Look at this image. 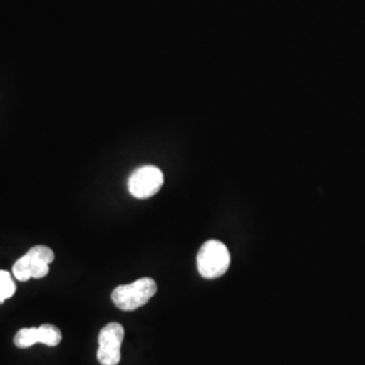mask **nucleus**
Masks as SVG:
<instances>
[{
	"label": "nucleus",
	"instance_id": "3",
	"mask_svg": "<svg viewBox=\"0 0 365 365\" xmlns=\"http://www.w3.org/2000/svg\"><path fill=\"white\" fill-rule=\"evenodd\" d=\"M230 267V253L226 245L210 240L203 244L197 253V271L205 279H218Z\"/></svg>",
	"mask_w": 365,
	"mask_h": 365
},
{
	"label": "nucleus",
	"instance_id": "6",
	"mask_svg": "<svg viewBox=\"0 0 365 365\" xmlns=\"http://www.w3.org/2000/svg\"><path fill=\"white\" fill-rule=\"evenodd\" d=\"M63 339L61 331L58 327L45 324L38 327H25L21 329L15 337H14V344L16 348L26 349L37 342L43 344L46 346H57Z\"/></svg>",
	"mask_w": 365,
	"mask_h": 365
},
{
	"label": "nucleus",
	"instance_id": "7",
	"mask_svg": "<svg viewBox=\"0 0 365 365\" xmlns=\"http://www.w3.org/2000/svg\"><path fill=\"white\" fill-rule=\"evenodd\" d=\"M15 283L13 276L7 271H0V304L4 303V300L11 298L15 294Z\"/></svg>",
	"mask_w": 365,
	"mask_h": 365
},
{
	"label": "nucleus",
	"instance_id": "2",
	"mask_svg": "<svg viewBox=\"0 0 365 365\" xmlns=\"http://www.w3.org/2000/svg\"><path fill=\"white\" fill-rule=\"evenodd\" d=\"M54 261V253L45 245L30 249L25 256L14 264V277L19 282L42 279L49 274V265Z\"/></svg>",
	"mask_w": 365,
	"mask_h": 365
},
{
	"label": "nucleus",
	"instance_id": "4",
	"mask_svg": "<svg viewBox=\"0 0 365 365\" xmlns=\"http://www.w3.org/2000/svg\"><path fill=\"white\" fill-rule=\"evenodd\" d=\"M125 339V329L118 322H110L99 333L98 360L102 365L120 363V346Z\"/></svg>",
	"mask_w": 365,
	"mask_h": 365
},
{
	"label": "nucleus",
	"instance_id": "5",
	"mask_svg": "<svg viewBox=\"0 0 365 365\" xmlns=\"http://www.w3.org/2000/svg\"><path fill=\"white\" fill-rule=\"evenodd\" d=\"M163 184V172L153 165H145L131 173L128 187L131 196L137 199H148L156 195Z\"/></svg>",
	"mask_w": 365,
	"mask_h": 365
},
{
	"label": "nucleus",
	"instance_id": "1",
	"mask_svg": "<svg viewBox=\"0 0 365 365\" xmlns=\"http://www.w3.org/2000/svg\"><path fill=\"white\" fill-rule=\"evenodd\" d=\"M156 292V282L150 277H143L131 284L118 286L111 294V299L119 310L134 312L145 306Z\"/></svg>",
	"mask_w": 365,
	"mask_h": 365
}]
</instances>
